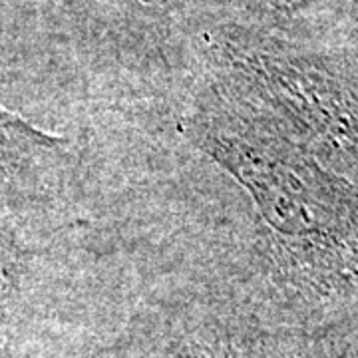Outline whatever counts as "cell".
I'll use <instances>...</instances> for the list:
<instances>
[{"instance_id":"6da1fadb","label":"cell","mask_w":358,"mask_h":358,"mask_svg":"<svg viewBox=\"0 0 358 358\" xmlns=\"http://www.w3.org/2000/svg\"><path fill=\"white\" fill-rule=\"evenodd\" d=\"M70 141L0 106V215L22 221L60 203L70 178Z\"/></svg>"},{"instance_id":"7a4b0ae2","label":"cell","mask_w":358,"mask_h":358,"mask_svg":"<svg viewBox=\"0 0 358 358\" xmlns=\"http://www.w3.org/2000/svg\"><path fill=\"white\" fill-rule=\"evenodd\" d=\"M14 219L0 215V358L13 343L30 281V251L22 243Z\"/></svg>"}]
</instances>
